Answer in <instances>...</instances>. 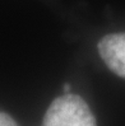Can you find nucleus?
Instances as JSON below:
<instances>
[{
	"instance_id": "1",
	"label": "nucleus",
	"mask_w": 125,
	"mask_h": 126,
	"mask_svg": "<svg viewBox=\"0 0 125 126\" xmlns=\"http://www.w3.org/2000/svg\"><path fill=\"white\" fill-rule=\"evenodd\" d=\"M42 126H97V122L82 97L65 93L49 106Z\"/></svg>"
},
{
	"instance_id": "2",
	"label": "nucleus",
	"mask_w": 125,
	"mask_h": 126,
	"mask_svg": "<svg viewBox=\"0 0 125 126\" xmlns=\"http://www.w3.org/2000/svg\"><path fill=\"white\" fill-rule=\"evenodd\" d=\"M98 52L107 68L125 79V33H110L102 37Z\"/></svg>"
},
{
	"instance_id": "4",
	"label": "nucleus",
	"mask_w": 125,
	"mask_h": 126,
	"mask_svg": "<svg viewBox=\"0 0 125 126\" xmlns=\"http://www.w3.org/2000/svg\"><path fill=\"white\" fill-rule=\"evenodd\" d=\"M70 91H71V87L69 84H65L64 85V93H70Z\"/></svg>"
},
{
	"instance_id": "3",
	"label": "nucleus",
	"mask_w": 125,
	"mask_h": 126,
	"mask_svg": "<svg viewBox=\"0 0 125 126\" xmlns=\"http://www.w3.org/2000/svg\"><path fill=\"white\" fill-rule=\"evenodd\" d=\"M0 126H18V125L8 113L0 112Z\"/></svg>"
}]
</instances>
